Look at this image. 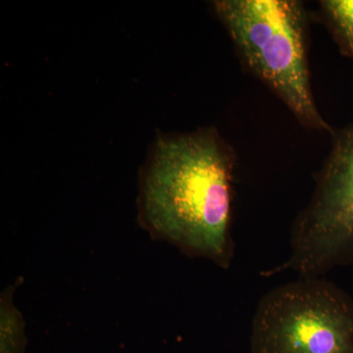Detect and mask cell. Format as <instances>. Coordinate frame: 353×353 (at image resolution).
I'll list each match as a JSON object with an SVG mask.
<instances>
[{
	"instance_id": "obj_1",
	"label": "cell",
	"mask_w": 353,
	"mask_h": 353,
	"mask_svg": "<svg viewBox=\"0 0 353 353\" xmlns=\"http://www.w3.org/2000/svg\"><path fill=\"white\" fill-rule=\"evenodd\" d=\"M234 167L233 152L213 130L160 139L143 185L146 224L227 268Z\"/></svg>"
},
{
	"instance_id": "obj_2",
	"label": "cell",
	"mask_w": 353,
	"mask_h": 353,
	"mask_svg": "<svg viewBox=\"0 0 353 353\" xmlns=\"http://www.w3.org/2000/svg\"><path fill=\"white\" fill-rule=\"evenodd\" d=\"M214 11L243 64L304 126L333 132L316 106L307 57V14L297 0H219Z\"/></svg>"
},
{
	"instance_id": "obj_3",
	"label": "cell",
	"mask_w": 353,
	"mask_h": 353,
	"mask_svg": "<svg viewBox=\"0 0 353 353\" xmlns=\"http://www.w3.org/2000/svg\"><path fill=\"white\" fill-rule=\"evenodd\" d=\"M250 353H353V299L319 277L279 285L255 311Z\"/></svg>"
},
{
	"instance_id": "obj_4",
	"label": "cell",
	"mask_w": 353,
	"mask_h": 353,
	"mask_svg": "<svg viewBox=\"0 0 353 353\" xmlns=\"http://www.w3.org/2000/svg\"><path fill=\"white\" fill-rule=\"evenodd\" d=\"M332 134L314 194L292 228L290 259L275 272L292 269L316 278L353 263V124Z\"/></svg>"
},
{
	"instance_id": "obj_5",
	"label": "cell",
	"mask_w": 353,
	"mask_h": 353,
	"mask_svg": "<svg viewBox=\"0 0 353 353\" xmlns=\"http://www.w3.org/2000/svg\"><path fill=\"white\" fill-rule=\"evenodd\" d=\"M320 7L341 54L353 59V0H323Z\"/></svg>"
},
{
	"instance_id": "obj_6",
	"label": "cell",
	"mask_w": 353,
	"mask_h": 353,
	"mask_svg": "<svg viewBox=\"0 0 353 353\" xmlns=\"http://www.w3.org/2000/svg\"><path fill=\"white\" fill-rule=\"evenodd\" d=\"M12 288H8L1 296L0 353H25L27 345L24 320L12 303Z\"/></svg>"
}]
</instances>
